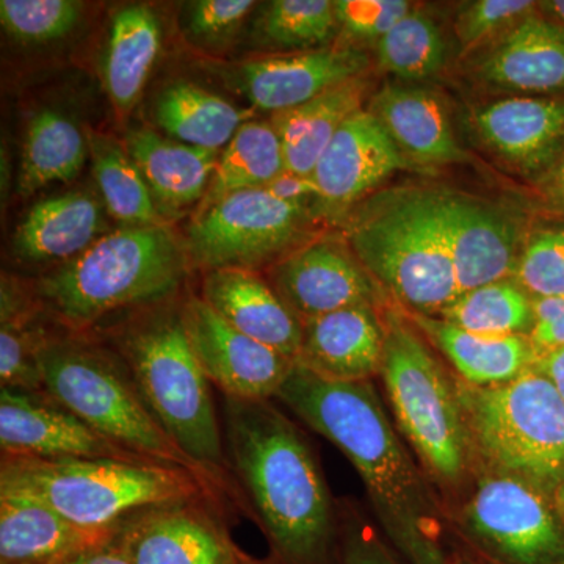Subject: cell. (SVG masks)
I'll use <instances>...</instances> for the list:
<instances>
[{
	"instance_id": "35",
	"label": "cell",
	"mask_w": 564,
	"mask_h": 564,
	"mask_svg": "<svg viewBox=\"0 0 564 564\" xmlns=\"http://www.w3.org/2000/svg\"><path fill=\"white\" fill-rule=\"evenodd\" d=\"M437 317L481 336H529L533 300L516 280L505 278L462 293Z\"/></svg>"
},
{
	"instance_id": "39",
	"label": "cell",
	"mask_w": 564,
	"mask_h": 564,
	"mask_svg": "<svg viewBox=\"0 0 564 564\" xmlns=\"http://www.w3.org/2000/svg\"><path fill=\"white\" fill-rule=\"evenodd\" d=\"M252 0H196L185 6L184 35L193 46L220 52L231 46L258 9Z\"/></svg>"
},
{
	"instance_id": "13",
	"label": "cell",
	"mask_w": 564,
	"mask_h": 564,
	"mask_svg": "<svg viewBox=\"0 0 564 564\" xmlns=\"http://www.w3.org/2000/svg\"><path fill=\"white\" fill-rule=\"evenodd\" d=\"M367 68L369 58L361 47L339 44L221 65L217 73L252 109L273 115L295 109L344 82L361 77Z\"/></svg>"
},
{
	"instance_id": "45",
	"label": "cell",
	"mask_w": 564,
	"mask_h": 564,
	"mask_svg": "<svg viewBox=\"0 0 564 564\" xmlns=\"http://www.w3.org/2000/svg\"><path fill=\"white\" fill-rule=\"evenodd\" d=\"M58 564H131L120 545L111 543L98 545V547L88 549L80 554L69 556L65 562Z\"/></svg>"
},
{
	"instance_id": "30",
	"label": "cell",
	"mask_w": 564,
	"mask_h": 564,
	"mask_svg": "<svg viewBox=\"0 0 564 564\" xmlns=\"http://www.w3.org/2000/svg\"><path fill=\"white\" fill-rule=\"evenodd\" d=\"M252 115L187 80L166 85L152 106V118L169 139L218 152Z\"/></svg>"
},
{
	"instance_id": "47",
	"label": "cell",
	"mask_w": 564,
	"mask_h": 564,
	"mask_svg": "<svg viewBox=\"0 0 564 564\" xmlns=\"http://www.w3.org/2000/svg\"><path fill=\"white\" fill-rule=\"evenodd\" d=\"M544 192L547 198L564 212V148L554 165L544 174Z\"/></svg>"
},
{
	"instance_id": "10",
	"label": "cell",
	"mask_w": 564,
	"mask_h": 564,
	"mask_svg": "<svg viewBox=\"0 0 564 564\" xmlns=\"http://www.w3.org/2000/svg\"><path fill=\"white\" fill-rule=\"evenodd\" d=\"M452 525L489 564H564V518L552 497L481 467Z\"/></svg>"
},
{
	"instance_id": "15",
	"label": "cell",
	"mask_w": 564,
	"mask_h": 564,
	"mask_svg": "<svg viewBox=\"0 0 564 564\" xmlns=\"http://www.w3.org/2000/svg\"><path fill=\"white\" fill-rule=\"evenodd\" d=\"M270 284L302 322L351 306L383 307L386 292L351 248L322 239L274 263Z\"/></svg>"
},
{
	"instance_id": "4",
	"label": "cell",
	"mask_w": 564,
	"mask_h": 564,
	"mask_svg": "<svg viewBox=\"0 0 564 564\" xmlns=\"http://www.w3.org/2000/svg\"><path fill=\"white\" fill-rule=\"evenodd\" d=\"M39 364L44 392L95 432L147 462L195 475L214 491L225 489L163 430L113 348L80 333L51 334Z\"/></svg>"
},
{
	"instance_id": "49",
	"label": "cell",
	"mask_w": 564,
	"mask_h": 564,
	"mask_svg": "<svg viewBox=\"0 0 564 564\" xmlns=\"http://www.w3.org/2000/svg\"><path fill=\"white\" fill-rule=\"evenodd\" d=\"M452 564H489L486 563L485 560H481L480 556L473 554V552H455L452 555Z\"/></svg>"
},
{
	"instance_id": "34",
	"label": "cell",
	"mask_w": 564,
	"mask_h": 564,
	"mask_svg": "<svg viewBox=\"0 0 564 564\" xmlns=\"http://www.w3.org/2000/svg\"><path fill=\"white\" fill-rule=\"evenodd\" d=\"M339 29L332 0H272L248 29L250 46L274 54L322 50Z\"/></svg>"
},
{
	"instance_id": "7",
	"label": "cell",
	"mask_w": 564,
	"mask_h": 564,
	"mask_svg": "<svg viewBox=\"0 0 564 564\" xmlns=\"http://www.w3.org/2000/svg\"><path fill=\"white\" fill-rule=\"evenodd\" d=\"M348 242L408 314L437 317L462 295L432 188H392L367 199L351 218Z\"/></svg>"
},
{
	"instance_id": "33",
	"label": "cell",
	"mask_w": 564,
	"mask_h": 564,
	"mask_svg": "<svg viewBox=\"0 0 564 564\" xmlns=\"http://www.w3.org/2000/svg\"><path fill=\"white\" fill-rule=\"evenodd\" d=\"M88 143L93 174L107 214L121 226L166 225L165 214L124 144L98 133H90Z\"/></svg>"
},
{
	"instance_id": "25",
	"label": "cell",
	"mask_w": 564,
	"mask_h": 564,
	"mask_svg": "<svg viewBox=\"0 0 564 564\" xmlns=\"http://www.w3.org/2000/svg\"><path fill=\"white\" fill-rule=\"evenodd\" d=\"M102 199L88 191H70L33 204L13 236L18 261L66 263L107 234Z\"/></svg>"
},
{
	"instance_id": "14",
	"label": "cell",
	"mask_w": 564,
	"mask_h": 564,
	"mask_svg": "<svg viewBox=\"0 0 564 564\" xmlns=\"http://www.w3.org/2000/svg\"><path fill=\"white\" fill-rule=\"evenodd\" d=\"M209 499L148 508L118 527L131 564H251L210 510Z\"/></svg>"
},
{
	"instance_id": "27",
	"label": "cell",
	"mask_w": 564,
	"mask_h": 564,
	"mask_svg": "<svg viewBox=\"0 0 564 564\" xmlns=\"http://www.w3.org/2000/svg\"><path fill=\"white\" fill-rule=\"evenodd\" d=\"M124 147L163 214L199 206L220 158L218 151L181 143L150 128L131 129Z\"/></svg>"
},
{
	"instance_id": "44",
	"label": "cell",
	"mask_w": 564,
	"mask_h": 564,
	"mask_svg": "<svg viewBox=\"0 0 564 564\" xmlns=\"http://www.w3.org/2000/svg\"><path fill=\"white\" fill-rule=\"evenodd\" d=\"M281 202L310 209L313 204L321 203V191L313 176H300L285 170L265 188Z\"/></svg>"
},
{
	"instance_id": "24",
	"label": "cell",
	"mask_w": 564,
	"mask_h": 564,
	"mask_svg": "<svg viewBox=\"0 0 564 564\" xmlns=\"http://www.w3.org/2000/svg\"><path fill=\"white\" fill-rule=\"evenodd\" d=\"M118 530L73 524L50 505L0 489V562L58 564L88 549L111 543Z\"/></svg>"
},
{
	"instance_id": "8",
	"label": "cell",
	"mask_w": 564,
	"mask_h": 564,
	"mask_svg": "<svg viewBox=\"0 0 564 564\" xmlns=\"http://www.w3.org/2000/svg\"><path fill=\"white\" fill-rule=\"evenodd\" d=\"M383 322L380 377L400 432L430 480L458 491L473 473L475 455L456 381L408 315L386 306Z\"/></svg>"
},
{
	"instance_id": "19",
	"label": "cell",
	"mask_w": 564,
	"mask_h": 564,
	"mask_svg": "<svg viewBox=\"0 0 564 564\" xmlns=\"http://www.w3.org/2000/svg\"><path fill=\"white\" fill-rule=\"evenodd\" d=\"M478 137L524 176L549 172L564 148V98L513 96L474 113Z\"/></svg>"
},
{
	"instance_id": "29",
	"label": "cell",
	"mask_w": 564,
	"mask_h": 564,
	"mask_svg": "<svg viewBox=\"0 0 564 564\" xmlns=\"http://www.w3.org/2000/svg\"><path fill=\"white\" fill-rule=\"evenodd\" d=\"M161 47L162 24L151 7L131 3L111 18L102 79L118 113H128L139 102Z\"/></svg>"
},
{
	"instance_id": "21",
	"label": "cell",
	"mask_w": 564,
	"mask_h": 564,
	"mask_svg": "<svg viewBox=\"0 0 564 564\" xmlns=\"http://www.w3.org/2000/svg\"><path fill=\"white\" fill-rule=\"evenodd\" d=\"M199 296L245 336L295 362L299 359L303 344L302 318L256 270H210L204 276Z\"/></svg>"
},
{
	"instance_id": "6",
	"label": "cell",
	"mask_w": 564,
	"mask_h": 564,
	"mask_svg": "<svg viewBox=\"0 0 564 564\" xmlns=\"http://www.w3.org/2000/svg\"><path fill=\"white\" fill-rule=\"evenodd\" d=\"M148 311L115 334L113 350L170 437L223 486L229 473L210 381L185 333L180 307Z\"/></svg>"
},
{
	"instance_id": "9",
	"label": "cell",
	"mask_w": 564,
	"mask_h": 564,
	"mask_svg": "<svg viewBox=\"0 0 564 564\" xmlns=\"http://www.w3.org/2000/svg\"><path fill=\"white\" fill-rule=\"evenodd\" d=\"M455 381L480 467L554 499L564 484V400L551 380L532 367L491 388Z\"/></svg>"
},
{
	"instance_id": "36",
	"label": "cell",
	"mask_w": 564,
	"mask_h": 564,
	"mask_svg": "<svg viewBox=\"0 0 564 564\" xmlns=\"http://www.w3.org/2000/svg\"><path fill=\"white\" fill-rule=\"evenodd\" d=\"M375 47L380 69L402 80L429 79L447 61L443 31L419 9L411 10Z\"/></svg>"
},
{
	"instance_id": "41",
	"label": "cell",
	"mask_w": 564,
	"mask_h": 564,
	"mask_svg": "<svg viewBox=\"0 0 564 564\" xmlns=\"http://www.w3.org/2000/svg\"><path fill=\"white\" fill-rule=\"evenodd\" d=\"M334 9L345 39L377 46L414 7L408 0H336Z\"/></svg>"
},
{
	"instance_id": "46",
	"label": "cell",
	"mask_w": 564,
	"mask_h": 564,
	"mask_svg": "<svg viewBox=\"0 0 564 564\" xmlns=\"http://www.w3.org/2000/svg\"><path fill=\"white\" fill-rule=\"evenodd\" d=\"M534 367H536L545 378L551 380V383L555 386L556 391H558L564 400V347L543 352V355L538 358Z\"/></svg>"
},
{
	"instance_id": "26",
	"label": "cell",
	"mask_w": 564,
	"mask_h": 564,
	"mask_svg": "<svg viewBox=\"0 0 564 564\" xmlns=\"http://www.w3.org/2000/svg\"><path fill=\"white\" fill-rule=\"evenodd\" d=\"M415 328L454 367L463 383L491 388L532 369L538 351L529 336H481L430 315L408 314Z\"/></svg>"
},
{
	"instance_id": "42",
	"label": "cell",
	"mask_w": 564,
	"mask_h": 564,
	"mask_svg": "<svg viewBox=\"0 0 564 564\" xmlns=\"http://www.w3.org/2000/svg\"><path fill=\"white\" fill-rule=\"evenodd\" d=\"M344 564H406L370 527L350 522L345 529Z\"/></svg>"
},
{
	"instance_id": "48",
	"label": "cell",
	"mask_w": 564,
	"mask_h": 564,
	"mask_svg": "<svg viewBox=\"0 0 564 564\" xmlns=\"http://www.w3.org/2000/svg\"><path fill=\"white\" fill-rule=\"evenodd\" d=\"M540 9L549 14V20L555 21L556 24L564 28V0H552V2L538 3Z\"/></svg>"
},
{
	"instance_id": "38",
	"label": "cell",
	"mask_w": 564,
	"mask_h": 564,
	"mask_svg": "<svg viewBox=\"0 0 564 564\" xmlns=\"http://www.w3.org/2000/svg\"><path fill=\"white\" fill-rule=\"evenodd\" d=\"M514 280L532 300L564 295V225L538 229L527 239Z\"/></svg>"
},
{
	"instance_id": "18",
	"label": "cell",
	"mask_w": 564,
	"mask_h": 564,
	"mask_svg": "<svg viewBox=\"0 0 564 564\" xmlns=\"http://www.w3.org/2000/svg\"><path fill=\"white\" fill-rule=\"evenodd\" d=\"M408 169L414 166L397 150L380 121L369 110L356 111L315 165L318 207L328 212L348 209L393 173Z\"/></svg>"
},
{
	"instance_id": "50",
	"label": "cell",
	"mask_w": 564,
	"mask_h": 564,
	"mask_svg": "<svg viewBox=\"0 0 564 564\" xmlns=\"http://www.w3.org/2000/svg\"><path fill=\"white\" fill-rule=\"evenodd\" d=\"M554 502L564 518V484L560 486L558 491L555 492Z\"/></svg>"
},
{
	"instance_id": "31",
	"label": "cell",
	"mask_w": 564,
	"mask_h": 564,
	"mask_svg": "<svg viewBox=\"0 0 564 564\" xmlns=\"http://www.w3.org/2000/svg\"><path fill=\"white\" fill-rule=\"evenodd\" d=\"M88 158V135L76 121L61 110H40L25 129L18 192L28 198L54 182L74 180Z\"/></svg>"
},
{
	"instance_id": "43",
	"label": "cell",
	"mask_w": 564,
	"mask_h": 564,
	"mask_svg": "<svg viewBox=\"0 0 564 564\" xmlns=\"http://www.w3.org/2000/svg\"><path fill=\"white\" fill-rule=\"evenodd\" d=\"M533 318L529 339L538 358L543 352L564 347V295L533 300Z\"/></svg>"
},
{
	"instance_id": "2",
	"label": "cell",
	"mask_w": 564,
	"mask_h": 564,
	"mask_svg": "<svg viewBox=\"0 0 564 564\" xmlns=\"http://www.w3.org/2000/svg\"><path fill=\"white\" fill-rule=\"evenodd\" d=\"M229 466L284 564H328L336 514L306 437L270 400L223 399Z\"/></svg>"
},
{
	"instance_id": "23",
	"label": "cell",
	"mask_w": 564,
	"mask_h": 564,
	"mask_svg": "<svg viewBox=\"0 0 564 564\" xmlns=\"http://www.w3.org/2000/svg\"><path fill=\"white\" fill-rule=\"evenodd\" d=\"M367 110L414 169L467 161L444 99L436 91L419 85H384Z\"/></svg>"
},
{
	"instance_id": "5",
	"label": "cell",
	"mask_w": 564,
	"mask_h": 564,
	"mask_svg": "<svg viewBox=\"0 0 564 564\" xmlns=\"http://www.w3.org/2000/svg\"><path fill=\"white\" fill-rule=\"evenodd\" d=\"M0 489L33 497L91 530H118L131 516L161 505L217 499L210 486L177 467L117 459L2 456Z\"/></svg>"
},
{
	"instance_id": "12",
	"label": "cell",
	"mask_w": 564,
	"mask_h": 564,
	"mask_svg": "<svg viewBox=\"0 0 564 564\" xmlns=\"http://www.w3.org/2000/svg\"><path fill=\"white\" fill-rule=\"evenodd\" d=\"M181 317L204 375L223 395L239 400L276 399L295 366L293 359L245 336L202 296L185 299Z\"/></svg>"
},
{
	"instance_id": "40",
	"label": "cell",
	"mask_w": 564,
	"mask_h": 564,
	"mask_svg": "<svg viewBox=\"0 0 564 564\" xmlns=\"http://www.w3.org/2000/svg\"><path fill=\"white\" fill-rule=\"evenodd\" d=\"M536 6L529 0H477L464 3L455 21L456 35L467 51L480 50L532 14Z\"/></svg>"
},
{
	"instance_id": "20",
	"label": "cell",
	"mask_w": 564,
	"mask_h": 564,
	"mask_svg": "<svg viewBox=\"0 0 564 564\" xmlns=\"http://www.w3.org/2000/svg\"><path fill=\"white\" fill-rule=\"evenodd\" d=\"M378 310L362 304L303 322L296 362L329 381H372L384 356V322Z\"/></svg>"
},
{
	"instance_id": "28",
	"label": "cell",
	"mask_w": 564,
	"mask_h": 564,
	"mask_svg": "<svg viewBox=\"0 0 564 564\" xmlns=\"http://www.w3.org/2000/svg\"><path fill=\"white\" fill-rule=\"evenodd\" d=\"M369 93V80L356 77L322 93L303 106L272 115L280 137L285 170L300 176H313L315 165L334 135L356 111Z\"/></svg>"
},
{
	"instance_id": "17",
	"label": "cell",
	"mask_w": 564,
	"mask_h": 564,
	"mask_svg": "<svg viewBox=\"0 0 564 564\" xmlns=\"http://www.w3.org/2000/svg\"><path fill=\"white\" fill-rule=\"evenodd\" d=\"M0 448L2 456L18 458L147 462L95 432L46 392L6 388L0 389Z\"/></svg>"
},
{
	"instance_id": "11",
	"label": "cell",
	"mask_w": 564,
	"mask_h": 564,
	"mask_svg": "<svg viewBox=\"0 0 564 564\" xmlns=\"http://www.w3.org/2000/svg\"><path fill=\"white\" fill-rule=\"evenodd\" d=\"M306 207L281 202L265 188L226 196L196 212L185 234L191 267L254 270L296 250L306 232Z\"/></svg>"
},
{
	"instance_id": "37",
	"label": "cell",
	"mask_w": 564,
	"mask_h": 564,
	"mask_svg": "<svg viewBox=\"0 0 564 564\" xmlns=\"http://www.w3.org/2000/svg\"><path fill=\"white\" fill-rule=\"evenodd\" d=\"M84 6L74 0H2L0 22L22 44H46L68 36L80 22Z\"/></svg>"
},
{
	"instance_id": "32",
	"label": "cell",
	"mask_w": 564,
	"mask_h": 564,
	"mask_svg": "<svg viewBox=\"0 0 564 564\" xmlns=\"http://www.w3.org/2000/svg\"><path fill=\"white\" fill-rule=\"evenodd\" d=\"M284 172V154L272 122L247 121L221 150L209 188L196 212L209 209L232 193L267 188Z\"/></svg>"
},
{
	"instance_id": "22",
	"label": "cell",
	"mask_w": 564,
	"mask_h": 564,
	"mask_svg": "<svg viewBox=\"0 0 564 564\" xmlns=\"http://www.w3.org/2000/svg\"><path fill=\"white\" fill-rule=\"evenodd\" d=\"M475 76L500 90L551 95L564 91V28L529 14L477 58Z\"/></svg>"
},
{
	"instance_id": "1",
	"label": "cell",
	"mask_w": 564,
	"mask_h": 564,
	"mask_svg": "<svg viewBox=\"0 0 564 564\" xmlns=\"http://www.w3.org/2000/svg\"><path fill=\"white\" fill-rule=\"evenodd\" d=\"M276 399L347 456L386 541L404 563L452 564L430 477L411 458L372 381H329L295 362Z\"/></svg>"
},
{
	"instance_id": "16",
	"label": "cell",
	"mask_w": 564,
	"mask_h": 564,
	"mask_svg": "<svg viewBox=\"0 0 564 564\" xmlns=\"http://www.w3.org/2000/svg\"><path fill=\"white\" fill-rule=\"evenodd\" d=\"M432 195L459 292L510 278L521 252L518 225L510 212L447 188H432Z\"/></svg>"
},
{
	"instance_id": "3",
	"label": "cell",
	"mask_w": 564,
	"mask_h": 564,
	"mask_svg": "<svg viewBox=\"0 0 564 564\" xmlns=\"http://www.w3.org/2000/svg\"><path fill=\"white\" fill-rule=\"evenodd\" d=\"M185 245L169 225L121 226L36 284V296L68 332L82 333L126 307L154 306L187 274Z\"/></svg>"
}]
</instances>
